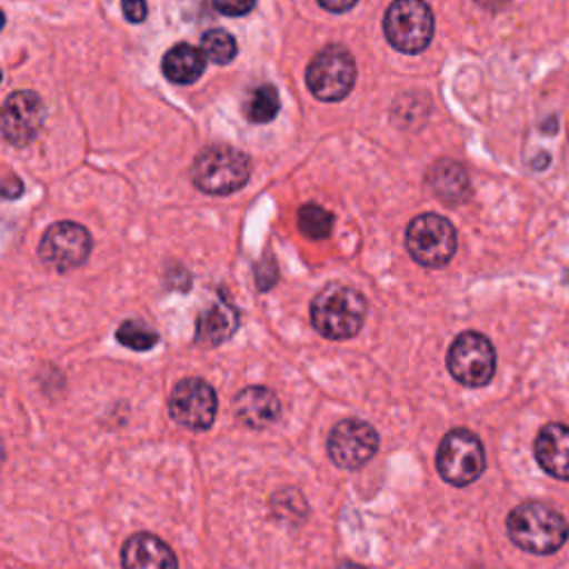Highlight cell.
Here are the masks:
<instances>
[{"label":"cell","instance_id":"cell-1","mask_svg":"<svg viewBox=\"0 0 569 569\" xmlns=\"http://www.w3.org/2000/svg\"><path fill=\"white\" fill-rule=\"evenodd\" d=\"M507 533L516 547L547 556L558 551L569 538V525L560 511L545 502H522L507 516Z\"/></svg>","mask_w":569,"mask_h":569},{"label":"cell","instance_id":"cell-2","mask_svg":"<svg viewBox=\"0 0 569 569\" xmlns=\"http://www.w3.org/2000/svg\"><path fill=\"white\" fill-rule=\"evenodd\" d=\"M367 302L362 293L345 284L325 287L311 302V325L329 340L356 336L365 322Z\"/></svg>","mask_w":569,"mask_h":569},{"label":"cell","instance_id":"cell-3","mask_svg":"<svg viewBox=\"0 0 569 569\" xmlns=\"http://www.w3.org/2000/svg\"><path fill=\"white\" fill-rule=\"evenodd\" d=\"M251 173V160L233 147H209L191 167L193 184L211 196H227L238 191Z\"/></svg>","mask_w":569,"mask_h":569},{"label":"cell","instance_id":"cell-4","mask_svg":"<svg viewBox=\"0 0 569 569\" xmlns=\"http://www.w3.org/2000/svg\"><path fill=\"white\" fill-rule=\"evenodd\" d=\"M385 38L402 53H420L433 38V13L425 0H393L382 20Z\"/></svg>","mask_w":569,"mask_h":569},{"label":"cell","instance_id":"cell-5","mask_svg":"<svg viewBox=\"0 0 569 569\" xmlns=\"http://www.w3.org/2000/svg\"><path fill=\"white\" fill-rule=\"evenodd\" d=\"M436 467L442 480L449 485H471L485 471V447L480 438L469 429H451L440 440Z\"/></svg>","mask_w":569,"mask_h":569},{"label":"cell","instance_id":"cell-6","mask_svg":"<svg viewBox=\"0 0 569 569\" xmlns=\"http://www.w3.org/2000/svg\"><path fill=\"white\" fill-rule=\"evenodd\" d=\"M409 256L425 267H445L456 253V229L438 213L416 216L405 231Z\"/></svg>","mask_w":569,"mask_h":569},{"label":"cell","instance_id":"cell-7","mask_svg":"<svg viewBox=\"0 0 569 569\" xmlns=\"http://www.w3.org/2000/svg\"><path fill=\"white\" fill-rule=\"evenodd\" d=\"M356 82V62L351 53L338 44L325 47L307 67L309 91L325 102L342 100Z\"/></svg>","mask_w":569,"mask_h":569},{"label":"cell","instance_id":"cell-8","mask_svg":"<svg viewBox=\"0 0 569 569\" xmlns=\"http://www.w3.org/2000/svg\"><path fill=\"white\" fill-rule=\"evenodd\" d=\"M449 373L465 387H485L496 371V351L478 331L460 333L447 353Z\"/></svg>","mask_w":569,"mask_h":569},{"label":"cell","instance_id":"cell-9","mask_svg":"<svg viewBox=\"0 0 569 569\" xmlns=\"http://www.w3.org/2000/svg\"><path fill=\"white\" fill-rule=\"evenodd\" d=\"M218 411V398L209 382L202 378H182L169 396L171 418L196 431H204L213 425Z\"/></svg>","mask_w":569,"mask_h":569},{"label":"cell","instance_id":"cell-10","mask_svg":"<svg viewBox=\"0 0 569 569\" xmlns=\"http://www.w3.org/2000/svg\"><path fill=\"white\" fill-rule=\"evenodd\" d=\"M91 251V236L89 231L78 224V222H56L51 224L38 247V253L44 264L58 269V271H69L80 267Z\"/></svg>","mask_w":569,"mask_h":569},{"label":"cell","instance_id":"cell-11","mask_svg":"<svg viewBox=\"0 0 569 569\" xmlns=\"http://www.w3.org/2000/svg\"><path fill=\"white\" fill-rule=\"evenodd\" d=\"M378 442L380 438L369 422L358 418H347L331 429L327 440V451L338 467L358 469L373 458V453L378 451Z\"/></svg>","mask_w":569,"mask_h":569},{"label":"cell","instance_id":"cell-12","mask_svg":"<svg viewBox=\"0 0 569 569\" xmlns=\"http://www.w3.org/2000/svg\"><path fill=\"white\" fill-rule=\"evenodd\" d=\"M44 122V104L33 91H16L2 104V136L11 144L31 142Z\"/></svg>","mask_w":569,"mask_h":569},{"label":"cell","instance_id":"cell-13","mask_svg":"<svg viewBox=\"0 0 569 569\" xmlns=\"http://www.w3.org/2000/svg\"><path fill=\"white\" fill-rule=\"evenodd\" d=\"M122 569H178L171 547L153 533H133L122 545Z\"/></svg>","mask_w":569,"mask_h":569},{"label":"cell","instance_id":"cell-14","mask_svg":"<svg viewBox=\"0 0 569 569\" xmlns=\"http://www.w3.org/2000/svg\"><path fill=\"white\" fill-rule=\"evenodd\" d=\"M538 465L558 480H569V427L562 422L545 425L533 442Z\"/></svg>","mask_w":569,"mask_h":569},{"label":"cell","instance_id":"cell-15","mask_svg":"<svg viewBox=\"0 0 569 569\" xmlns=\"http://www.w3.org/2000/svg\"><path fill=\"white\" fill-rule=\"evenodd\" d=\"M236 418L251 429H262L278 420L280 400L267 387H247L233 400Z\"/></svg>","mask_w":569,"mask_h":569},{"label":"cell","instance_id":"cell-16","mask_svg":"<svg viewBox=\"0 0 569 569\" xmlns=\"http://www.w3.org/2000/svg\"><path fill=\"white\" fill-rule=\"evenodd\" d=\"M238 327V311L224 300L218 298L211 307H207L196 322V342L216 347L224 342Z\"/></svg>","mask_w":569,"mask_h":569},{"label":"cell","instance_id":"cell-17","mask_svg":"<svg viewBox=\"0 0 569 569\" xmlns=\"http://www.w3.org/2000/svg\"><path fill=\"white\" fill-rule=\"evenodd\" d=\"M427 182H429L431 191L449 204H460L462 200L469 198V191H471L469 176H467L465 167L453 160H438L429 169Z\"/></svg>","mask_w":569,"mask_h":569},{"label":"cell","instance_id":"cell-18","mask_svg":"<svg viewBox=\"0 0 569 569\" xmlns=\"http://www.w3.org/2000/svg\"><path fill=\"white\" fill-rule=\"evenodd\" d=\"M204 64H207V56L200 49L180 42L164 53L162 73L167 80L176 84H191L202 76Z\"/></svg>","mask_w":569,"mask_h":569},{"label":"cell","instance_id":"cell-19","mask_svg":"<svg viewBox=\"0 0 569 569\" xmlns=\"http://www.w3.org/2000/svg\"><path fill=\"white\" fill-rule=\"evenodd\" d=\"M280 111V100H278V91L271 84H260L256 89H251L247 102H244V116L251 122H269L276 118V113Z\"/></svg>","mask_w":569,"mask_h":569},{"label":"cell","instance_id":"cell-20","mask_svg":"<svg viewBox=\"0 0 569 569\" xmlns=\"http://www.w3.org/2000/svg\"><path fill=\"white\" fill-rule=\"evenodd\" d=\"M331 227H333V216L316 204V202H307L298 209V229L311 238V240H322L331 233Z\"/></svg>","mask_w":569,"mask_h":569},{"label":"cell","instance_id":"cell-21","mask_svg":"<svg viewBox=\"0 0 569 569\" xmlns=\"http://www.w3.org/2000/svg\"><path fill=\"white\" fill-rule=\"evenodd\" d=\"M202 53L216 64H227L238 53L236 38L224 29H211L202 36Z\"/></svg>","mask_w":569,"mask_h":569},{"label":"cell","instance_id":"cell-22","mask_svg":"<svg viewBox=\"0 0 569 569\" xmlns=\"http://www.w3.org/2000/svg\"><path fill=\"white\" fill-rule=\"evenodd\" d=\"M116 338L120 345L133 351H149L151 347L158 345V333L138 320H124L116 329Z\"/></svg>","mask_w":569,"mask_h":569},{"label":"cell","instance_id":"cell-23","mask_svg":"<svg viewBox=\"0 0 569 569\" xmlns=\"http://www.w3.org/2000/svg\"><path fill=\"white\" fill-rule=\"evenodd\" d=\"M213 7L222 16H244L256 7V0H213Z\"/></svg>","mask_w":569,"mask_h":569},{"label":"cell","instance_id":"cell-24","mask_svg":"<svg viewBox=\"0 0 569 569\" xmlns=\"http://www.w3.org/2000/svg\"><path fill=\"white\" fill-rule=\"evenodd\" d=\"M320 7H325L327 11H333V13H342V11H349L358 0H318Z\"/></svg>","mask_w":569,"mask_h":569},{"label":"cell","instance_id":"cell-25","mask_svg":"<svg viewBox=\"0 0 569 569\" xmlns=\"http://www.w3.org/2000/svg\"><path fill=\"white\" fill-rule=\"evenodd\" d=\"M336 569H365V567H360V565H356V562H342V565H338Z\"/></svg>","mask_w":569,"mask_h":569}]
</instances>
